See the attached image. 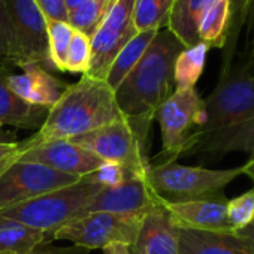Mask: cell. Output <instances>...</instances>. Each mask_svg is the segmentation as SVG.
Here are the masks:
<instances>
[{
    "instance_id": "obj_1",
    "label": "cell",
    "mask_w": 254,
    "mask_h": 254,
    "mask_svg": "<svg viewBox=\"0 0 254 254\" xmlns=\"http://www.w3.org/2000/svg\"><path fill=\"white\" fill-rule=\"evenodd\" d=\"M254 151V75L235 63L221 67L212 93L203 99L197 129L184 154L220 157Z\"/></svg>"
},
{
    "instance_id": "obj_2",
    "label": "cell",
    "mask_w": 254,
    "mask_h": 254,
    "mask_svg": "<svg viewBox=\"0 0 254 254\" xmlns=\"http://www.w3.org/2000/svg\"><path fill=\"white\" fill-rule=\"evenodd\" d=\"M184 48L172 32L159 30L138 64L114 90L120 112L144 142L157 109L175 91V60Z\"/></svg>"
},
{
    "instance_id": "obj_3",
    "label": "cell",
    "mask_w": 254,
    "mask_h": 254,
    "mask_svg": "<svg viewBox=\"0 0 254 254\" xmlns=\"http://www.w3.org/2000/svg\"><path fill=\"white\" fill-rule=\"evenodd\" d=\"M121 117L109 84L84 73L78 82L67 85L60 99L50 108L44 124L21 144L35 145L56 139H73Z\"/></svg>"
},
{
    "instance_id": "obj_4",
    "label": "cell",
    "mask_w": 254,
    "mask_h": 254,
    "mask_svg": "<svg viewBox=\"0 0 254 254\" xmlns=\"http://www.w3.org/2000/svg\"><path fill=\"white\" fill-rule=\"evenodd\" d=\"M102 190V186L81 178L75 184L41 194L20 205L0 209V217L41 230L48 239H53V233L75 218Z\"/></svg>"
},
{
    "instance_id": "obj_5",
    "label": "cell",
    "mask_w": 254,
    "mask_h": 254,
    "mask_svg": "<svg viewBox=\"0 0 254 254\" xmlns=\"http://www.w3.org/2000/svg\"><path fill=\"white\" fill-rule=\"evenodd\" d=\"M241 175H244V165L230 169H208L169 162L150 165L147 183L160 202L175 203L218 194Z\"/></svg>"
},
{
    "instance_id": "obj_6",
    "label": "cell",
    "mask_w": 254,
    "mask_h": 254,
    "mask_svg": "<svg viewBox=\"0 0 254 254\" xmlns=\"http://www.w3.org/2000/svg\"><path fill=\"white\" fill-rule=\"evenodd\" d=\"M103 162L123 166L132 178H145L150 168L145 144L124 117L97 130L70 139Z\"/></svg>"
},
{
    "instance_id": "obj_7",
    "label": "cell",
    "mask_w": 254,
    "mask_h": 254,
    "mask_svg": "<svg viewBox=\"0 0 254 254\" xmlns=\"http://www.w3.org/2000/svg\"><path fill=\"white\" fill-rule=\"evenodd\" d=\"M203 112V99L196 87L175 90L156 112L162 133V151L150 165L175 162L184 154L187 142L197 129Z\"/></svg>"
},
{
    "instance_id": "obj_8",
    "label": "cell",
    "mask_w": 254,
    "mask_h": 254,
    "mask_svg": "<svg viewBox=\"0 0 254 254\" xmlns=\"http://www.w3.org/2000/svg\"><path fill=\"white\" fill-rule=\"evenodd\" d=\"M144 215H120L109 212L84 214L59 227L53 233V239L70 241L73 245L85 250H103L115 242L132 247L136 241Z\"/></svg>"
},
{
    "instance_id": "obj_9",
    "label": "cell",
    "mask_w": 254,
    "mask_h": 254,
    "mask_svg": "<svg viewBox=\"0 0 254 254\" xmlns=\"http://www.w3.org/2000/svg\"><path fill=\"white\" fill-rule=\"evenodd\" d=\"M135 0H112V3L90 38V64L85 75L106 81L112 62L121 48L138 32L133 24Z\"/></svg>"
},
{
    "instance_id": "obj_10",
    "label": "cell",
    "mask_w": 254,
    "mask_h": 254,
    "mask_svg": "<svg viewBox=\"0 0 254 254\" xmlns=\"http://www.w3.org/2000/svg\"><path fill=\"white\" fill-rule=\"evenodd\" d=\"M79 180L47 166L17 159L0 174V209L20 205L41 194L75 184Z\"/></svg>"
},
{
    "instance_id": "obj_11",
    "label": "cell",
    "mask_w": 254,
    "mask_h": 254,
    "mask_svg": "<svg viewBox=\"0 0 254 254\" xmlns=\"http://www.w3.org/2000/svg\"><path fill=\"white\" fill-rule=\"evenodd\" d=\"M8 6L18 54V66L41 64L47 70L51 69L48 60V35L47 18L38 8L35 0H5Z\"/></svg>"
},
{
    "instance_id": "obj_12",
    "label": "cell",
    "mask_w": 254,
    "mask_h": 254,
    "mask_svg": "<svg viewBox=\"0 0 254 254\" xmlns=\"http://www.w3.org/2000/svg\"><path fill=\"white\" fill-rule=\"evenodd\" d=\"M18 160L38 163L76 178H82L103 165L102 159L70 139H56L35 145L21 144Z\"/></svg>"
},
{
    "instance_id": "obj_13",
    "label": "cell",
    "mask_w": 254,
    "mask_h": 254,
    "mask_svg": "<svg viewBox=\"0 0 254 254\" xmlns=\"http://www.w3.org/2000/svg\"><path fill=\"white\" fill-rule=\"evenodd\" d=\"M156 202L157 197L150 189L147 177L129 178L114 187L103 189L76 217L90 212L144 215Z\"/></svg>"
},
{
    "instance_id": "obj_14",
    "label": "cell",
    "mask_w": 254,
    "mask_h": 254,
    "mask_svg": "<svg viewBox=\"0 0 254 254\" xmlns=\"http://www.w3.org/2000/svg\"><path fill=\"white\" fill-rule=\"evenodd\" d=\"M227 203L229 199L220 193L186 202H162L178 229L235 232L227 220Z\"/></svg>"
},
{
    "instance_id": "obj_15",
    "label": "cell",
    "mask_w": 254,
    "mask_h": 254,
    "mask_svg": "<svg viewBox=\"0 0 254 254\" xmlns=\"http://www.w3.org/2000/svg\"><path fill=\"white\" fill-rule=\"evenodd\" d=\"M130 254H180L178 227L159 199L145 212Z\"/></svg>"
},
{
    "instance_id": "obj_16",
    "label": "cell",
    "mask_w": 254,
    "mask_h": 254,
    "mask_svg": "<svg viewBox=\"0 0 254 254\" xmlns=\"http://www.w3.org/2000/svg\"><path fill=\"white\" fill-rule=\"evenodd\" d=\"M21 69V73H11L8 85L18 99L29 105L50 109L69 85L57 79L41 64L32 63Z\"/></svg>"
},
{
    "instance_id": "obj_17",
    "label": "cell",
    "mask_w": 254,
    "mask_h": 254,
    "mask_svg": "<svg viewBox=\"0 0 254 254\" xmlns=\"http://www.w3.org/2000/svg\"><path fill=\"white\" fill-rule=\"evenodd\" d=\"M180 254H253L239 232H206L178 229Z\"/></svg>"
},
{
    "instance_id": "obj_18",
    "label": "cell",
    "mask_w": 254,
    "mask_h": 254,
    "mask_svg": "<svg viewBox=\"0 0 254 254\" xmlns=\"http://www.w3.org/2000/svg\"><path fill=\"white\" fill-rule=\"evenodd\" d=\"M12 69L0 64V129L5 126L15 129H39L44 124L48 111L47 108L33 106L18 99L8 85V78Z\"/></svg>"
},
{
    "instance_id": "obj_19",
    "label": "cell",
    "mask_w": 254,
    "mask_h": 254,
    "mask_svg": "<svg viewBox=\"0 0 254 254\" xmlns=\"http://www.w3.org/2000/svg\"><path fill=\"white\" fill-rule=\"evenodd\" d=\"M209 0H174L166 29L186 47L199 44L197 24Z\"/></svg>"
},
{
    "instance_id": "obj_20",
    "label": "cell",
    "mask_w": 254,
    "mask_h": 254,
    "mask_svg": "<svg viewBox=\"0 0 254 254\" xmlns=\"http://www.w3.org/2000/svg\"><path fill=\"white\" fill-rule=\"evenodd\" d=\"M229 27V0H209L205 6L199 24V42H203L209 50L221 48L226 44Z\"/></svg>"
},
{
    "instance_id": "obj_21",
    "label": "cell",
    "mask_w": 254,
    "mask_h": 254,
    "mask_svg": "<svg viewBox=\"0 0 254 254\" xmlns=\"http://www.w3.org/2000/svg\"><path fill=\"white\" fill-rule=\"evenodd\" d=\"M42 242H50L44 232L0 217V253L30 254Z\"/></svg>"
},
{
    "instance_id": "obj_22",
    "label": "cell",
    "mask_w": 254,
    "mask_h": 254,
    "mask_svg": "<svg viewBox=\"0 0 254 254\" xmlns=\"http://www.w3.org/2000/svg\"><path fill=\"white\" fill-rule=\"evenodd\" d=\"M156 35V30L139 32L121 48V51L112 62L106 76V82L112 90H115L121 84V81L129 75V72L138 64V62L141 60V57L144 56Z\"/></svg>"
},
{
    "instance_id": "obj_23",
    "label": "cell",
    "mask_w": 254,
    "mask_h": 254,
    "mask_svg": "<svg viewBox=\"0 0 254 254\" xmlns=\"http://www.w3.org/2000/svg\"><path fill=\"white\" fill-rule=\"evenodd\" d=\"M208 51L209 48L203 42H199L193 47L184 48L180 53L174 67L175 90L194 88L203 72Z\"/></svg>"
},
{
    "instance_id": "obj_24",
    "label": "cell",
    "mask_w": 254,
    "mask_h": 254,
    "mask_svg": "<svg viewBox=\"0 0 254 254\" xmlns=\"http://www.w3.org/2000/svg\"><path fill=\"white\" fill-rule=\"evenodd\" d=\"M174 0H135L133 24L136 32L162 30L168 26Z\"/></svg>"
},
{
    "instance_id": "obj_25",
    "label": "cell",
    "mask_w": 254,
    "mask_h": 254,
    "mask_svg": "<svg viewBox=\"0 0 254 254\" xmlns=\"http://www.w3.org/2000/svg\"><path fill=\"white\" fill-rule=\"evenodd\" d=\"M47 35H48V60L51 69L66 72V54L73 35V29L67 21L47 20Z\"/></svg>"
},
{
    "instance_id": "obj_26",
    "label": "cell",
    "mask_w": 254,
    "mask_h": 254,
    "mask_svg": "<svg viewBox=\"0 0 254 254\" xmlns=\"http://www.w3.org/2000/svg\"><path fill=\"white\" fill-rule=\"evenodd\" d=\"M111 3L112 0L111 2H108V0H88L87 3L76 8L75 11L67 12V24L73 30H78L91 38L102 23L103 17L106 15Z\"/></svg>"
},
{
    "instance_id": "obj_27",
    "label": "cell",
    "mask_w": 254,
    "mask_h": 254,
    "mask_svg": "<svg viewBox=\"0 0 254 254\" xmlns=\"http://www.w3.org/2000/svg\"><path fill=\"white\" fill-rule=\"evenodd\" d=\"M250 2L251 0H229V27H227L226 44L223 47V66L221 67L230 66L235 60L238 39L247 21Z\"/></svg>"
},
{
    "instance_id": "obj_28",
    "label": "cell",
    "mask_w": 254,
    "mask_h": 254,
    "mask_svg": "<svg viewBox=\"0 0 254 254\" xmlns=\"http://www.w3.org/2000/svg\"><path fill=\"white\" fill-rule=\"evenodd\" d=\"M0 64L11 69L18 66L14 26L5 0H0Z\"/></svg>"
},
{
    "instance_id": "obj_29",
    "label": "cell",
    "mask_w": 254,
    "mask_h": 254,
    "mask_svg": "<svg viewBox=\"0 0 254 254\" xmlns=\"http://www.w3.org/2000/svg\"><path fill=\"white\" fill-rule=\"evenodd\" d=\"M90 38L85 36L84 33L73 30L69 50L66 54V63H64V70L70 73H85L88 70L90 64Z\"/></svg>"
},
{
    "instance_id": "obj_30",
    "label": "cell",
    "mask_w": 254,
    "mask_h": 254,
    "mask_svg": "<svg viewBox=\"0 0 254 254\" xmlns=\"http://www.w3.org/2000/svg\"><path fill=\"white\" fill-rule=\"evenodd\" d=\"M227 220L235 232L242 230L254 220V189L230 199L227 203Z\"/></svg>"
},
{
    "instance_id": "obj_31",
    "label": "cell",
    "mask_w": 254,
    "mask_h": 254,
    "mask_svg": "<svg viewBox=\"0 0 254 254\" xmlns=\"http://www.w3.org/2000/svg\"><path fill=\"white\" fill-rule=\"evenodd\" d=\"M85 181L102 186L103 189L108 187H114L126 180L132 178L123 166L117 165V163H109V162H103V165H100L94 172L82 177Z\"/></svg>"
},
{
    "instance_id": "obj_32",
    "label": "cell",
    "mask_w": 254,
    "mask_h": 254,
    "mask_svg": "<svg viewBox=\"0 0 254 254\" xmlns=\"http://www.w3.org/2000/svg\"><path fill=\"white\" fill-rule=\"evenodd\" d=\"M47 20L67 21V11L63 0H35Z\"/></svg>"
},
{
    "instance_id": "obj_33",
    "label": "cell",
    "mask_w": 254,
    "mask_h": 254,
    "mask_svg": "<svg viewBox=\"0 0 254 254\" xmlns=\"http://www.w3.org/2000/svg\"><path fill=\"white\" fill-rule=\"evenodd\" d=\"M245 48H244V53L248 51L251 47H254V0L250 2V6H248V15H247V21H245Z\"/></svg>"
},
{
    "instance_id": "obj_34",
    "label": "cell",
    "mask_w": 254,
    "mask_h": 254,
    "mask_svg": "<svg viewBox=\"0 0 254 254\" xmlns=\"http://www.w3.org/2000/svg\"><path fill=\"white\" fill-rule=\"evenodd\" d=\"M30 254H82V253H76L73 248H60L51 245L50 242H42Z\"/></svg>"
},
{
    "instance_id": "obj_35",
    "label": "cell",
    "mask_w": 254,
    "mask_h": 254,
    "mask_svg": "<svg viewBox=\"0 0 254 254\" xmlns=\"http://www.w3.org/2000/svg\"><path fill=\"white\" fill-rule=\"evenodd\" d=\"M233 63L236 66H239L241 69H244L245 72L254 75V47H251L248 51L239 54V57L235 59Z\"/></svg>"
},
{
    "instance_id": "obj_36",
    "label": "cell",
    "mask_w": 254,
    "mask_h": 254,
    "mask_svg": "<svg viewBox=\"0 0 254 254\" xmlns=\"http://www.w3.org/2000/svg\"><path fill=\"white\" fill-rule=\"evenodd\" d=\"M21 151L20 142H0V162Z\"/></svg>"
},
{
    "instance_id": "obj_37",
    "label": "cell",
    "mask_w": 254,
    "mask_h": 254,
    "mask_svg": "<svg viewBox=\"0 0 254 254\" xmlns=\"http://www.w3.org/2000/svg\"><path fill=\"white\" fill-rule=\"evenodd\" d=\"M102 251H103L102 254H130V247L126 245V244L115 242V244L105 247Z\"/></svg>"
},
{
    "instance_id": "obj_38",
    "label": "cell",
    "mask_w": 254,
    "mask_h": 254,
    "mask_svg": "<svg viewBox=\"0 0 254 254\" xmlns=\"http://www.w3.org/2000/svg\"><path fill=\"white\" fill-rule=\"evenodd\" d=\"M239 233L248 241V244H250V247H251V251H253V254H254V220H253L251 224H248L247 227H244L242 230H239Z\"/></svg>"
},
{
    "instance_id": "obj_39",
    "label": "cell",
    "mask_w": 254,
    "mask_h": 254,
    "mask_svg": "<svg viewBox=\"0 0 254 254\" xmlns=\"http://www.w3.org/2000/svg\"><path fill=\"white\" fill-rule=\"evenodd\" d=\"M64 2V6H66V11L70 12V11H75L76 8L82 6L84 3H87L88 0H63Z\"/></svg>"
},
{
    "instance_id": "obj_40",
    "label": "cell",
    "mask_w": 254,
    "mask_h": 254,
    "mask_svg": "<svg viewBox=\"0 0 254 254\" xmlns=\"http://www.w3.org/2000/svg\"><path fill=\"white\" fill-rule=\"evenodd\" d=\"M244 175H247L254 183V160H248L244 165Z\"/></svg>"
},
{
    "instance_id": "obj_41",
    "label": "cell",
    "mask_w": 254,
    "mask_h": 254,
    "mask_svg": "<svg viewBox=\"0 0 254 254\" xmlns=\"http://www.w3.org/2000/svg\"><path fill=\"white\" fill-rule=\"evenodd\" d=\"M20 153H21V151H20ZM20 153H17V154H14V156H11V157H8V159H5V160L0 162V174H2L9 165H12V163L20 157Z\"/></svg>"
},
{
    "instance_id": "obj_42",
    "label": "cell",
    "mask_w": 254,
    "mask_h": 254,
    "mask_svg": "<svg viewBox=\"0 0 254 254\" xmlns=\"http://www.w3.org/2000/svg\"><path fill=\"white\" fill-rule=\"evenodd\" d=\"M248 160H254V151H253V153L250 154V159H248Z\"/></svg>"
},
{
    "instance_id": "obj_43",
    "label": "cell",
    "mask_w": 254,
    "mask_h": 254,
    "mask_svg": "<svg viewBox=\"0 0 254 254\" xmlns=\"http://www.w3.org/2000/svg\"><path fill=\"white\" fill-rule=\"evenodd\" d=\"M0 254H6V253H0Z\"/></svg>"
},
{
    "instance_id": "obj_44",
    "label": "cell",
    "mask_w": 254,
    "mask_h": 254,
    "mask_svg": "<svg viewBox=\"0 0 254 254\" xmlns=\"http://www.w3.org/2000/svg\"><path fill=\"white\" fill-rule=\"evenodd\" d=\"M108 2H111V0H108Z\"/></svg>"
}]
</instances>
